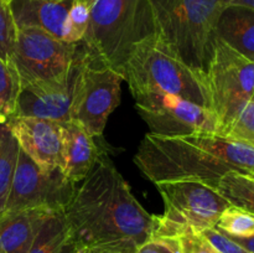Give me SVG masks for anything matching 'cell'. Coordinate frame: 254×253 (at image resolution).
<instances>
[{
  "instance_id": "obj_1",
  "label": "cell",
  "mask_w": 254,
  "mask_h": 253,
  "mask_svg": "<svg viewBox=\"0 0 254 253\" xmlns=\"http://www.w3.org/2000/svg\"><path fill=\"white\" fill-rule=\"evenodd\" d=\"M64 217L79 248L94 253H135L153 237L156 226V216L139 203L106 158H99L76 188Z\"/></svg>"
},
{
  "instance_id": "obj_2",
  "label": "cell",
  "mask_w": 254,
  "mask_h": 253,
  "mask_svg": "<svg viewBox=\"0 0 254 253\" xmlns=\"http://www.w3.org/2000/svg\"><path fill=\"white\" fill-rule=\"evenodd\" d=\"M134 163L154 184L189 180L215 189L230 171L254 179V145L210 133L174 138L148 133Z\"/></svg>"
},
{
  "instance_id": "obj_3",
  "label": "cell",
  "mask_w": 254,
  "mask_h": 253,
  "mask_svg": "<svg viewBox=\"0 0 254 253\" xmlns=\"http://www.w3.org/2000/svg\"><path fill=\"white\" fill-rule=\"evenodd\" d=\"M154 34L156 29L149 0H96L81 44L91 64L123 74L134 46Z\"/></svg>"
},
{
  "instance_id": "obj_4",
  "label": "cell",
  "mask_w": 254,
  "mask_h": 253,
  "mask_svg": "<svg viewBox=\"0 0 254 253\" xmlns=\"http://www.w3.org/2000/svg\"><path fill=\"white\" fill-rule=\"evenodd\" d=\"M156 34L188 66L207 74L228 0H149Z\"/></svg>"
},
{
  "instance_id": "obj_5",
  "label": "cell",
  "mask_w": 254,
  "mask_h": 253,
  "mask_svg": "<svg viewBox=\"0 0 254 253\" xmlns=\"http://www.w3.org/2000/svg\"><path fill=\"white\" fill-rule=\"evenodd\" d=\"M123 77L133 97L145 93L173 94L212 109L206 74L181 61L158 34L134 46L124 64Z\"/></svg>"
},
{
  "instance_id": "obj_6",
  "label": "cell",
  "mask_w": 254,
  "mask_h": 253,
  "mask_svg": "<svg viewBox=\"0 0 254 253\" xmlns=\"http://www.w3.org/2000/svg\"><path fill=\"white\" fill-rule=\"evenodd\" d=\"M165 205L156 216L154 236L178 238L188 231L202 232L215 227L231 205L218 191L198 181H165L155 184Z\"/></svg>"
},
{
  "instance_id": "obj_7",
  "label": "cell",
  "mask_w": 254,
  "mask_h": 253,
  "mask_svg": "<svg viewBox=\"0 0 254 253\" xmlns=\"http://www.w3.org/2000/svg\"><path fill=\"white\" fill-rule=\"evenodd\" d=\"M206 78L212 111L220 122L218 135H223L243 107L252 101L254 62L238 54L217 37L215 54Z\"/></svg>"
},
{
  "instance_id": "obj_8",
  "label": "cell",
  "mask_w": 254,
  "mask_h": 253,
  "mask_svg": "<svg viewBox=\"0 0 254 253\" xmlns=\"http://www.w3.org/2000/svg\"><path fill=\"white\" fill-rule=\"evenodd\" d=\"M79 42H67L35 27H19L11 64L21 88L60 78L67 73Z\"/></svg>"
},
{
  "instance_id": "obj_9",
  "label": "cell",
  "mask_w": 254,
  "mask_h": 253,
  "mask_svg": "<svg viewBox=\"0 0 254 253\" xmlns=\"http://www.w3.org/2000/svg\"><path fill=\"white\" fill-rule=\"evenodd\" d=\"M135 108L154 135L174 138L197 133L220 134V122L212 109L164 93L134 97Z\"/></svg>"
},
{
  "instance_id": "obj_10",
  "label": "cell",
  "mask_w": 254,
  "mask_h": 253,
  "mask_svg": "<svg viewBox=\"0 0 254 253\" xmlns=\"http://www.w3.org/2000/svg\"><path fill=\"white\" fill-rule=\"evenodd\" d=\"M76 184L62 174L61 169L42 171L20 149L11 189L4 211L45 208L64 211L76 191Z\"/></svg>"
},
{
  "instance_id": "obj_11",
  "label": "cell",
  "mask_w": 254,
  "mask_h": 253,
  "mask_svg": "<svg viewBox=\"0 0 254 253\" xmlns=\"http://www.w3.org/2000/svg\"><path fill=\"white\" fill-rule=\"evenodd\" d=\"M123 74L109 67L83 64L74 94L71 121L81 124L92 136H102L112 112L121 103Z\"/></svg>"
},
{
  "instance_id": "obj_12",
  "label": "cell",
  "mask_w": 254,
  "mask_h": 253,
  "mask_svg": "<svg viewBox=\"0 0 254 253\" xmlns=\"http://www.w3.org/2000/svg\"><path fill=\"white\" fill-rule=\"evenodd\" d=\"M88 60L79 42L78 52L67 73L60 78L21 88L15 116L36 117L50 121H71L72 106L83 64Z\"/></svg>"
},
{
  "instance_id": "obj_13",
  "label": "cell",
  "mask_w": 254,
  "mask_h": 253,
  "mask_svg": "<svg viewBox=\"0 0 254 253\" xmlns=\"http://www.w3.org/2000/svg\"><path fill=\"white\" fill-rule=\"evenodd\" d=\"M19 143L42 171L60 169L62 151V129L60 122L36 117L14 116L6 122Z\"/></svg>"
},
{
  "instance_id": "obj_14",
  "label": "cell",
  "mask_w": 254,
  "mask_h": 253,
  "mask_svg": "<svg viewBox=\"0 0 254 253\" xmlns=\"http://www.w3.org/2000/svg\"><path fill=\"white\" fill-rule=\"evenodd\" d=\"M74 0H11L10 10L19 27H35L68 42V14Z\"/></svg>"
},
{
  "instance_id": "obj_15",
  "label": "cell",
  "mask_w": 254,
  "mask_h": 253,
  "mask_svg": "<svg viewBox=\"0 0 254 253\" xmlns=\"http://www.w3.org/2000/svg\"><path fill=\"white\" fill-rule=\"evenodd\" d=\"M61 129L62 151L60 169L71 183H81L99 160V149L94 141V136L77 122L61 123Z\"/></svg>"
},
{
  "instance_id": "obj_16",
  "label": "cell",
  "mask_w": 254,
  "mask_h": 253,
  "mask_svg": "<svg viewBox=\"0 0 254 253\" xmlns=\"http://www.w3.org/2000/svg\"><path fill=\"white\" fill-rule=\"evenodd\" d=\"M45 208H24L0 213V246L4 253H29L50 213Z\"/></svg>"
},
{
  "instance_id": "obj_17",
  "label": "cell",
  "mask_w": 254,
  "mask_h": 253,
  "mask_svg": "<svg viewBox=\"0 0 254 253\" xmlns=\"http://www.w3.org/2000/svg\"><path fill=\"white\" fill-rule=\"evenodd\" d=\"M216 34L235 51L254 62V9L228 4L221 12Z\"/></svg>"
},
{
  "instance_id": "obj_18",
  "label": "cell",
  "mask_w": 254,
  "mask_h": 253,
  "mask_svg": "<svg viewBox=\"0 0 254 253\" xmlns=\"http://www.w3.org/2000/svg\"><path fill=\"white\" fill-rule=\"evenodd\" d=\"M78 250L64 211H55L45 220L29 253H76Z\"/></svg>"
},
{
  "instance_id": "obj_19",
  "label": "cell",
  "mask_w": 254,
  "mask_h": 253,
  "mask_svg": "<svg viewBox=\"0 0 254 253\" xmlns=\"http://www.w3.org/2000/svg\"><path fill=\"white\" fill-rule=\"evenodd\" d=\"M20 146L6 123H0V213L4 211L11 189Z\"/></svg>"
},
{
  "instance_id": "obj_20",
  "label": "cell",
  "mask_w": 254,
  "mask_h": 253,
  "mask_svg": "<svg viewBox=\"0 0 254 253\" xmlns=\"http://www.w3.org/2000/svg\"><path fill=\"white\" fill-rule=\"evenodd\" d=\"M231 205L238 206L254 215V179L245 174L230 171L218 180L215 188Z\"/></svg>"
},
{
  "instance_id": "obj_21",
  "label": "cell",
  "mask_w": 254,
  "mask_h": 253,
  "mask_svg": "<svg viewBox=\"0 0 254 253\" xmlns=\"http://www.w3.org/2000/svg\"><path fill=\"white\" fill-rule=\"evenodd\" d=\"M20 92L21 84L14 66L0 59V123L15 116Z\"/></svg>"
},
{
  "instance_id": "obj_22",
  "label": "cell",
  "mask_w": 254,
  "mask_h": 253,
  "mask_svg": "<svg viewBox=\"0 0 254 253\" xmlns=\"http://www.w3.org/2000/svg\"><path fill=\"white\" fill-rule=\"evenodd\" d=\"M216 227L232 237H251L254 235V215L230 205L221 215Z\"/></svg>"
},
{
  "instance_id": "obj_23",
  "label": "cell",
  "mask_w": 254,
  "mask_h": 253,
  "mask_svg": "<svg viewBox=\"0 0 254 253\" xmlns=\"http://www.w3.org/2000/svg\"><path fill=\"white\" fill-rule=\"evenodd\" d=\"M17 37V26L7 2L0 0V59L11 63Z\"/></svg>"
},
{
  "instance_id": "obj_24",
  "label": "cell",
  "mask_w": 254,
  "mask_h": 253,
  "mask_svg": "<svg viewBox=\"0 0 254 253\" xmlns=\"http://www.w3.org/2000/svg\"><path fill=\"white\" fill-rule=\"evenodd\" d=\"M222 136L254 145V102L250 101Z\"/></svg>"
},
{
  "instance_id": "obj_25",
  "label": "cell",
  "mask_w": 254,
  "mask_h": 253,
  "mask_svg": "<svg viewBox=\"0 0 254 253\" xmlns=\"http://www.w3.org/2000/svg\"><path fill=\"white\" fill-rule=\"evenodd\" d=\"M91 16V6L74 0L68 14V42H81L86 35Z\"/></svg>"
},
{
  "instance_id": "obj_26",
  "label": "cell",
  "mask_w": 254,
  "mask_h": 253,
  "mask_svg": "<svg viewBox=\"0 0 254 253\" xmlns=\"http://www.w3.org/2000/svg\"><path fill=\"white\" fill-rule=\"evenodd\" d=\"M200 235L217 251L218 253H250L242 246L233 241L230 236L223 233L217 227L206 228Z\"/></svg>"
},
{
  "instance_id": "obj_27",
  "label": "cell",
  "mask_w": 254,
  "mask_h": 253,
  "mask_svg": "<svg viewBox=\"0 0 254 253\" xmlns=\"http://www.w3.org/2000/svg\"><path fill=\"white\" fill-rule=\"evenodd\" d=\"M180 253H218L200 233L188 231L178 237Z\"/></svg>"
},
{
  "instance_id": "obj_28",
  "label": "cell",
  "mask_w": 254,
  "mask_h": 253,
  "mask_svg": "<svg viewBox=\"0 0 254 253\" xmlns=\"http://www.w3.org/2000/svg\"><path fill=\"white\" fill-rule=\"evenodd\" d=\"M135 253H180V248L178 238L153 236L150 240L144 242Z\"/></svg>"
},
{
  "instance_id": "obj_29",
  "label": "cell",
  "mask_w": 254,
  "mask_h": 253,
  "mask_svg": "<svg viewBox=\"0 0 254 253\" xmlns=\"http://www.w3.org/2000/svg\"><path fill=\"white\" fill-rule=\"evenodd\" d=\"M230 237L233 241H236L238 245L242 246L246 251H248L250 253H254V235L251 237H232V236H230Z\"/></svg>"
},
{
  "instance_id": "obj_30",
  "label": "cell",
  "mask_w": 254,
  "mask_h": 253,
  "mask_svg": "<svg viewBox=\"0 0 254 253\" xmlns=\"http://www.w3.org/2000/svg\"><path fill=\"white\" fill-rule=\"evenodd\" d=\"M230 4L242 5V6L252 7V9H254V0H232V1H231Z\"/></svg>"
},
{
  "instance_id": "obj_31",
  "label": "cell",
  "mask_w": 254,
  "mask_h": 253,
  "mask_svg": "<svg viewBox=\"0 0 254 253\" xmlns=\"http://www.w3.org/2000/svg\"><path fill=\"white\" fill-rule=\"evenodd\" d=\"M76 253H94V252H92V251L87 250V248H79V250L77 251Z\"/></svg>"
},
{
  "instance_id": "obj_32",
  "label": "cell",
  "mask_w": 254,
  "mask_h": 253,
  "mask_svg": "<svg viewBox=\"0 0 254 253\" xmlns=\"http://www.w3.org/2000/svg\"><path fill=\"white\" fill-rule=\"evenodd\" d=\"M79 1L84 2V4H87V5H89V6H91V5L93 4V2L96 1V0H79Z\"/></svg>"
},
{
  "instance_id": "obj_33",
  "label": "cell",
  "mask_w": 254,
  "mask_h": 253,
  "mask_svg": "<svg viewBox=\"0 0 254 253\" xmlns=\"http://www.w3.org/2000/svg\"><path fill=\"white\" fill-rule=\"evenodd\" d=\"M2 1H5V2H7V4H9V2L11 1V0H2Z\"/></svg>"
},
{
  "instance_id": "obj_34",
  "label": "cell",
  "mask_w": 254,
  "mask_h": 253,
  "mask_svg": "<svg viewBox=\"0 0 254 253\" xmlns=\"http://www.w3.org/2000/svg\"><path fill=\"white\" fill-rule=\"evenodd\" d=\"M0 253H4V251H2V248H1V246H0Z\"/></svg>"
},
{
  "instance_id": "obj_35",
  "label": "cell",
  "mask_w": 254,
  "mask_h": 253,
  "mask_svg": "<svg viewBox=\"0 0 254 253\" xmlns=\"http://www.w3.org/2000/svg\"><path fill=\"white\" fill-rule=\"evenodd\" d=\"M252 101L254 102V93H253V97H252Z\"/></svg>"
},
{
  "instance_id": "obj_36",
  "label": "cell",
  "mask_w": 254,
  "mask_h": 253,
  "mask_svg": "<svg viewBox=\"0 0 254 253\" xmlns=\"http://www.w3.org/2000/svg\"><path fill=\"white\" fill-rule=\"evenodd\" d=\"M54 1H59V0H54Z\"/></svg>"
},
{
  "instance_id": "obj_37",
  "label": "cell",
  "mask_w": 254,
  "mask_h": 253,
  "mask_svg": "<svg viewBox=\"0 0 254 253\" xmlns=\"http://www.w3.org/2000/svg\"><path fill=\"white\" fill-rule=\"evenodd\" d=\"M228 1H230V2H231V1H232V0H228Z\"/></svg>"
}]
</instances>
